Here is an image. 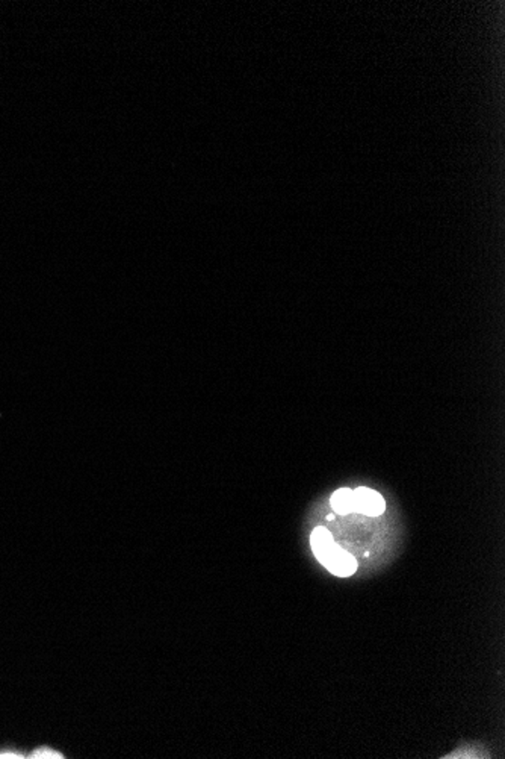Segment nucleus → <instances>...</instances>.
I'll return each mask as SVG.
<instances>
[{
	"label": "nucleus",
	"mask_w": 505,
	"mask_h": 759,
	"mask_svg": "<svg viewBox=\"0 0 505 759\" xmlns=\"http://www.w3.org/2000/svg\"><path fill=\"white\" fill-rule=\"evenodd\" d=\"M30 758H38V759H46V758H64L61 753L55 752V750H52L50 747H39L38 750H35L34 753H32Z\"/></svg>",
	"instance_id": "39448f33"
},
{
	"label": "nucleus",
	"mask_w": 505,
	"mask_h": 759,
	"mask_svg": "<svg viewBox=\"0 0 505 759\" xmlns=\"http://www.w3.org/2000/svg\"><path fill=\"white\" fill-rule=\"evenodd\" d=\"M321 564L327 567L328 571H332L333 574H336V576H342V578L351 576V574H354L357 570L356 558L350 552H347V550H343L341 546L336 545V542Z\"/></svg>",
	"instance_id": "f257e3e1"
},
{
	"label": "nucleus",
	"mask_w": 505,
	"mask_h": 759,
	"mask_svg": "<svg viewBox=\"0 0 505 759\" xmlns=\"http://www.w3.org/2000/svg\"><path fill=\"white\" fill-rule=\"evenodd\" d=\"M330 503L336 514L348 515L354 513V494H352V490L350 488H341L334 491Z\"/></svg>",
	"instance_id": "20e7f679"
},
{
	"label": "nucleus",
	"mask_w": 505,
	"mask_h": 759,
	"mask_svg": "<svg viewBox=\"0 0 505 759\" xmlns=\"http://www.w3.org/2000/svg\"><path fill=\"white\" fill-rule=\"evenodd\" d=\"M310 542H312V550H314V555L316 556V559L319 563H323V559L325 558V555L330 552L332 547L334 546L333 535H332L330 531H327L325 527H316V529L312 532Z\"/></svg>",
	"instance_id": "7ed1b4c3"
},
{
	"label": "nucleus",
	"mask_w": 505,
	"mask_h": 759,
	"mask_svg": "<svg viewBox=\"0 0 505 759\" xmlns=\"http://www.w3.org/2000/svg\"><path fill=\"white\" fill-rule=\"evenodd\" d=\"M352 494H354V513L377 517L383 514L384 509H386V502L379 493L371 488L360 486V488L352 491Z\"/></svg>",
	"instance_id": "f03ea898"
}]
</instances>
